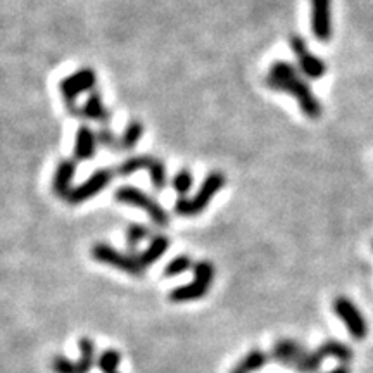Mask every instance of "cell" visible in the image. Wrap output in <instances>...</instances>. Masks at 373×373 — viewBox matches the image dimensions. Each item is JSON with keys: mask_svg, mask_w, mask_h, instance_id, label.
<instances>
[{"mask_svg": "<svg viewBox=\"0 0 373 373\" xmlns=\"http://www.w3.org/2000/svg\"><path fill=\"white\" fill-rule=\"evenodd\" d=\"M311 31L321 44L330 41L332 35H334L332 0H311Z\"/></svg>", "mask_w": 373, "mask_h": 373, "instance_id": "30bf717a", "label": "cell"}, {"mask_svg": "<svg viewBox=\"0 0 373 373\" xmlns=\"http://www.w3.org/2000/svg\"><path fill=\"white\" fill-rule=\"evenodd\" d=\"M116 373H117V372H116Z\"/></svg>", "mask_w": 373, "mask_h": 373, "instance_id": "f546056e", "label": "cell"}, {"mask_svg": "<svg viewBox=\"0 0 373 373\" xmlns=\"http://www.w3.org/2000/svg\"><path fill=\"white\" fill-rule=\"evenodd\" d=\"M168 249H169V238L164 237V235H154L152 240L149 242L147 249L138 252L137 258H138V261H140V265L144 266V268H147V266L157 262L159 259L166 254Z\"/></svg>", "mask_w": 373, "mask_h": 373, "instance_id": "9a60e30c", "label": "cell"}, {"mask_svg": "<svg viewBox=\"0 0 373 373\" xmlns=\"http://www.w3.org/2000/svg\"><path fill=\"white\" fill-rule=\"evenodd\" d=\"M328 373H351V370H349L347 365H341V366H337V368L330 370Z\"/></svg>", "mask_w": 373, "mask_h": 373, "instance_id": "4316f807", "label": "cell"}, {"mask_svg": "<svg viewBox=\"0 0 373 373\" xmlns=\"http://www.w3.org/2000/svg\"><path fill=\"white\" fill-rule=\"evenodd\" d=\"M145 171H149L151 183L155 190L166 189V185H168V169H166V164L161 161V159L154 157V155H149Z\"/></svg>", "mask_w": 373, "mask_h": 373, "instance_id": "2e32d148", "label": "cell"}, {"mask_svg": "<svg viewBox=\"0 0 373 373\" xmlns=\"http://www.w3.org/2000/svg\"><path fill=\"white\" fill-rule=\"evenodd\" d=\"M268 359H269V356L266 354V352L259 351V349H252L251 352H247V354L244 356V359H242L238 366H240L245 373H252V372L261 370L262 366L268 363Z\"/></svg>", "mask_w": 373, "mask_h": 373, "instance_id": "ffe728a7", "label": "cell"}, {"mask_svg": "<svg viewBox=\"0 0 373 373\" xmlns=\"http://www.w3.org/2000/svg\"><path fill=\"white\" fill-rule=\"evenodd\" d=\"M114 199L121 204H128V206H133L137 207V209L144 211V213L151 218L152 223L157 224V227H168V211L159 204V200L155 199V197L149 195V193L144 192L142 189H137V186L133 185H123L119 186V189H116Z\"/></svg>", "mask_w": 373, "mask_h": 373, "instance_id": "3957f363", "label": "cell"}, {"mask_svg": "<svg viewBox=\"0 0 373 373\" xmlns=\"http://www.w3.org/2000/svg\"><path fill=\"white\" fill-rule=\"evenodd\" d=\"M171 186L175 189V192L178 193V197H185L186 193L192 190L193 186V176L189 169H180V171L175 173L171 180Z\"/></svg>", "mask_w": 373, "mask_h": 373, "instance_id": "603a6c76", "label": "cell"}, {"mask_svg": "<svg viewBox=\"0 0 373 373\" xmlns=\"http://www.w3.org/2000/svg\"><path fill=\"white\" fill-rule=\"evenodd\" d=\"M92 258L97 262H102V265L113 266V268L119 269V271L128 273V275L135 276V278H142L145 273V268L138 261L137 254H131V252H121L119 249H116L111 244H95L90 251Z\"/></svg>", "mask_w": 373, "mask_h": 373, "instance_id": "5b68a950", "label": "cell"}, {"mask_svg": "<svg viewBox=\"0 0 373 373\" xmlns=\"http://www.w3.org/2000/svg\"><path fill=\"white\" fill-rule=\"evenodd\" d=\"M224 182H227V180H224V175L221 171L207 173L202 185L199 186V190H197L192 197H178L173 211H175L178 216H197V214H200L209 206L211 200L214 199V195L224 186Z\"/></svg>", "mask_w": 373, "mask_h": 373, "instance_id": "7a4b0ae2", "label": "cell"}, {"mask_svg": "<svg viewBox=\"0 0 373 373\" xmlns=\"http://www.w3.org/2000/svg\"><path fill=\"white\" fill-rule=\"evenodd\" d=\"M78 116L85 117V119L97 121V123H102V126H104V124L109 123L113 114H111V111L106 107V104H104L102 97H100L99 92H90V95L86 97L85 104L79 107Z\"/></svg>", "mask_w": 373, "mask_h": 373, "instance_id": "5bb4252c", "label": "cell"}, {"mask_svg": "<svg viewBox=\"0 0 373 373\" xmlns=\"http://www.w3.org/2000/svg\"><path fill=\"white\" fill-rule=\"evenodd\" d=\"M372 249H373V244H372Z\"/></svg>", "mask_w": 373, "mask_h": 373, "instance_id": "f1b7e54d", "label": "cell"}, {"mask_svg": "<svg viewBox=\"0 0 373 373\" xmlns=\"http://www.w3.org/2000/svg\"><path fill=\"white\" fill-rule=\"evenodd\" d=\"M193 268V261L189 258V256L185 254H180V256H175L173 259H169L168 262H166L164 266V275L166 276H178L182 275V273L189 271V269Z\"/></svg>", "mask_w": 373, "mask_h": 373, "instance_id": "44dd1931", "label": "cell"}, {"mask_svg": "<svg viewBox=\"0 0 373 373\" xmlns=\"http://www.w3.org/2000/svg\"><path fill=\"white\" fill-rule=\"evenodd\" d=\"M334 311L337 313V316L341 318L342 321L345 323V327L349 328L352 337L356 341H363L368 334V327H366V321L363 318L361 311L354 306L351 299L347 297H337L334 300Z\"/></svg>", "mask_w": 373, "mask_h": 373, "instance_id": "9c48e42d", "label": "cell"}, {"mask_svg": "<svg viewBox=\"0 0 373 373\" xmlns=\"http://www.w3.org/2000/svg\"><path fill=\"white\" fill-rule=\"evenodd\" d=\"M97 131H93L88 124H82L76 131L75 140V157L76 161H90L97 154Z\"/></svg>", "mask_w": 373, "mask_h": 373, "instance_id": "4fadbf2b", "label": "cell"}, {"mask_svg": "<svg viewBox=\"0 0 373 373\" xmlns=\"http://www.w3.org/2000/svg\"><path fill=\"white\" fill-rule=\"evenodd\" d=\"M265 85L275 92L289 93L299 106L300 113L309 119H318L321 117L323 107L316 99L311 86L307 85L306 79L300 76V71L297 66L290 64L287 61H275L268 69Z\"/></svg>", "mask_w": 373, "mask_h": 373, "instance_id": "6da1fadb", "label": "cell"}, {"mask_svg": "<svg viewBox=\"0 0 373 373\" xmlns=\"http://www.w3.org/2000/svg\"><path fill=\"white\" fill-rule=\"evenodd\" d=\"M144 137V124L140 121H130L119 137V151H131Z\"/></svg>", "mask_w": 373, "mask_h": 373, "instance_id": "e0dca14e", "label": "cell"}, {"mask_svg": "<svg viewBox=\"0 0 373 373\" xmlns=\"http://www.w3.org/2000/svg\"><path fill=\"white\" fill-rule=\"evenodd\" d=\"M79 358L76 361L78 365L79 373H90V370L95 365V344H93L92 338L83 337L79 338Z\"/></svg>", "mask_w": 373, "mask_h": 373, "instance_id": "ac0fdd59", "label": "cell"}, {"mask_svg": "<svg viewBox=\"0 0 373 373\" xmlns=\"http://www.w3.org/2000/svg\"><path fill=\"white\" fill-rule=\"evenodd\" d=\"M230 373H245V372H244V370H242V368H240V366H235V368H233V370H231V372H230Z\"/></svg>", "mask_w": 373, "mask_h": 373, "instance_id": "83f0119b", "label": "cell"}, {"mask_svg": "<svg viewBox=\"0 0 373 373\" xmlns=\"http://www.w3.org/2000/svg\"><path fill=\"white\" fill-rule=\"evenodd\" d=\"M52 372L54 373H79L76 361H69L64 356H55L52 359Z\"/></svg>", "mask_w": 373, "mask_h": 373, "instance_id": "484cf974", "label": "cell"}, {"mask_svg": "<svg viewBox=\"0 0 373 373\" xmlns=\"http://www.w3.org/2000/svg\"><path fill=\"white\" fill-rule=\"evenodd\" d=\"M193 280L185 285L175 287L169 292V300L173 303H189V300L202 299L207 292H209L211 285L214 282V269L213 262L211 261H199L193 265Z\"/></svg>", "mask_w": 373, "mask_h": 373, "instance_id": "277c9868", "label": "cell"}, {"mask_svg": "<svg viewBox=\"0 0 373 373\" xmlns=\"http://www.w3.org/2000/svg\"><path fill=\"white\" fill-rule=\"evenodd\" d=\"M97 140H99V145H102V147L119 151V137H116V133L111 128H107L106 124L97 130Z\"/></svg>", "mask_w": 373, "mask_h": 373, "instance_id": "d4e9b609", "label": "cell"}, {"mask_svg": "<svg viewBox=\"0 0 373 373\" xmlns=\"http://www.w3.org/2000/svg\"><path fill=\"white\" fill-rule=\"evenodd\" d=\"M307 352L309 351L300 342L292 341V338H282V341H278L273 345L271 358L276 363H280V365L289 366V368H294L297 372V368H299L303 359L307 356Z\"/></svg>", "mask_w": 373, "mask_h": 373, "instance_id": "8fae6325", "label": "cell"}, {"mask_svg": "<svg viewBox=\"0 0 373 373\" xmlns=\"http://www.w3.org/2000/svg\"><path fill=\"white\" fill-rule=\"evenodd\" d=\"M113 176L114 173L111 171L109 168L97 169V171H93L85 182L79 183V185H76L75 189L71 190V193L68 195L66 202L71 204V206H76V204H82L93 199V197L99 195V193L113 182Z\"/></svg>", "mask_w": 373, "mask_h": 373, "instance_id": "ba28073f", "label": "cell"}, {"mask_svg": "<svg viewBox=\"0 0 373 373\" xmlns=\"http://www.w3.org/2000/svg\"><path fill=\"white\" fill-rule=\"evenodd\" d=\"M76 175V161L75 159H62L59 161V164L55 166L54 178H52V192L55 193L61 199H68V195L71 193L73 180Z\"/></svg>", "mask_w": 373, "mask_h": 373, "instance_id": "7c38bea8", "label": "cell"}, {"mask_svg": "<svg viewBox=\"0 0 373 373\" xmlns=\"http://www.w3.org/2000/svg\"><path fill=\"white\" fill-rule=\"evenodd\" d=\"M149 235H151V231H149V228L142 223H131L130 227L126 228V235H124V237H126V245L128 249H130L131 254H133L135 249L138 247V244L144 242Z\"/></svg>", "mask_w": 373, "mask_h": 373, "instance_id": "7402d4cb", "label": "cell"}, {"mask_svg": "<svg viewBox=\"0 0 373 373\" xmlns=\"http://www.w3.org/2000/svg\"><path fill=\"white\" fill-rule=\"evenodd\" d=\"M289 45L290 50H292L294 55L297 57V68H299V71L303 73L304 76H307L309 79L323 78L325 73H327V64H325L323 59L311 54L306 40H304L303 37L292 35V37L289 38Z\"/></svg>", "mask_w": 373, "mask_h": 373, "instance_id": "52a82bcc", "label": "cell"}, {"mask_svg": "<svg viewBox=\"0 0 373 373\" xmlns=\"http://www.w3.org/2000/svg\"><path fill=\"white\" fill-rule=\"evenodd\" d=\"M121 363V354L116 351V349H107L102 354L99 356V361H97V366H99L100 372L104 373H116L117 366Z\"/></svg>", "mask_w": 373, "mask_h": 373, "instance_id": "cb8c5ba5", "label": "cell"}, {"mask_svg": "<svg viewBox=\"0 0 373 373\" xmlns=\"http://www.w3.org/2000/svg\"><path fill=\"white\" fill-rule=\"evenodd\" d=\"M320 354L325 358H335L342 363H349L352 359V351L345 344L338 341H327L318 347Z\"/></svg>", "mask_w": 373, "mask_h": 373, "instance_id": "d6986e66", "label": "cell"}, {"mask_svg": "<svg viewBox=\"0 0 373 373\" xmlns=\"http://www.w3.org/2000/svg\"><path fill=\"white\" fill-rule=\"evenodd\" d=\"M97 85V75L92 68H79L78 71H75L73 75L64 76L59 83V90H61V95L64 99L66 107H68V113H71L73 116H78L79 107L76 106V99H78L82 93L90 92L93 86Z\"/></svg>", "mask_w": 373, "mask_h": 373, "instance_id": "8992f818", "label": "cell"}]
</instances>
